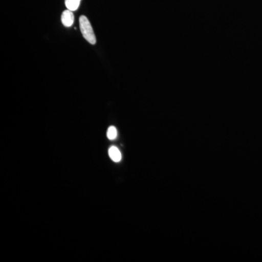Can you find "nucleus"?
Masks as SVG:
<instances>
[{"label": "nucleus", "instance_id": "obj_2", "mask_svg": "<svg viewBox=\"0 0 262 262\" xmlns=\"http://www.w3.org/2000/svg\"><path fill=\"white\" fill-rule=\"evenodd\" d=\"M61 21L64 27H72L75 22V15H74L73 11L69 9L63 11L61 15Z\"/></svg>", "mask_w": 262, "mask_h": 262}, {"label": "nucleus", "instance_id": "obj_4", "mask_svg": "<svg viewBox=\"0 0 262 262\" xmlns=\"http://www.w3.org/2000/svg\"><path fill=\"white\" fill-rule=\"evenodd\" d=\"M81 0H65V5L67 9L75 11L80 7Z\"/></svg>", "mask_w": 262, "mask_h": 262}, {"label": "nucleus", "instance_id": "obj_3", "mask_svg": "<svg viewBox=\"0 0 262 262\" xmlns=\"http://www.w3.org/2000/svg\"><path fill=\"white\" fill-rule=\"evenodd\" d=\"M108 155L114 162L118 163L122 159L121 152L116 146H111L108 149Z\"/></svg>", "mask_w": 262, "mask_h": 262}, {"label": "nucleus", "instance_id": "obj_1", "mask_svg": "<svg viewBox=\"0 0 262 262\" xmlns=\"http://www.w3.org/2000/svg\"><path fill=\"white\" fill-rule=\"evenodd\" d=\"M80 27L82 36L91 45H95L96 42V38L95 36L94 29L87 17L82 15L80 18Z\"/></svg>", "mask_w": 262, "mask_h": 262}, {"label": "nucleus", "instance_id": "obj_5", "mask_svg": "<svg viewBox=\"0 0 262 262\" xmlns=\"http://www.w3.org/2000/svg\"><path fill=\"white\" fill-rule=\"evenodd\" d=\"M117 136V130L116 127L110 126L107 130V137L110 140H115Z\"/></svg>", "mask_w": 262, "mask_h": 262}]
</instances>
